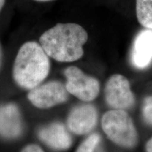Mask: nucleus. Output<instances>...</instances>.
Instances as JSON below:
<instances>
[{
  "label": "nucleus",
  "mask_w": 152,
  "mask_h": 152,
  "mask_svg": "<svg viewBox=\"0 0 152 152\" xmlns=\"http://www.w3.org/2000/svg\"><path fill=\"white\" fill-rule=\"evenodd\" d=\"M87 40L88 34L80 25L64 23H57L43 33L39 43L49 58L68 63L81 58Z\"/></svg>",
  "instance_id": "obj_1"
},
{
  "label": "nucleus",
  "mask_w": 152,
  "mask_h": 152,
  "mask_svg": "<svg viewBox=\"0 0 152 152\" xmlns=\"http://www.w3.org/2000/svg\"><path fill=\"white\" fill-rule=\"evenodd\" d=\"M50 71V60L39 43L25 42L18 49L14 65L13 77L19 87L32 90L42 84Z\"/></svg>",
  "instance_id": "obj_2"
},
{
  "label": "nucleus",
  "mask_w": 152,
  "mask_h": 152,
  "mask_svg": "<svg viewBox=\"0 0 152 152\" xmlns=\"http://www.w3.org/2000/svg\"><path fill=\"white\" fill-rule=\"evenodd\" d=\"M102 128L111 141L119 147L133 149L137 145L138 132L132 118L124 110L112 109L102 118Z\"/></svg>",
  "instance_id": "obj_3"
},
{
  "label": "nucleus",
  "mask_w": 152,
  "mask_h": 152,
  "mask_svg": "<svg viewBox=\"0 0 152 152\" xmlns=\"http://www.w3.org/2000/svg\"><path fill=\"white\" fill-rule=\"evenodd\" d=\"M64 75L66 78L65 87L68 93L85 102H92L97 97L100 91L97 79L73 66L66 68Z\"/></svg>",
  "instance_id": "obj_4"
},
{
  "label": "nucleus",
  "mask_w": 152,
  "mask_h": 152,
  "mask_svg": "<svg viewBox=\"0 0 152 152\" xmlns=\"http://www.w3.org/2000/svg\"><path fill=\"white\" fill-rule=\"evenodd\" d=\"M104 97L113 109L129 110L135 104V96L131 90L128 79L121 74L111 75L106 83Z\"/></svg>",
  "instance_id": "obj_5"
},
{
  "label": "nucleus",
  "mask_w": 152,
  "mask_h": 152,
  "mask_svg": "<svg viewBox=\"0 0 152 152\" xmlns=\"http://www.w3.org/2000/svg\"><path fill=\"white\" fill-rule=\"evenodd\" d=\"M65 85L58 81H49L30 90L28 100L36 108L50 109L66 102L68 99Z\"/></svg>",
  "instance_id": "obj_6"
},
{
  "label": "nucleus",
  "mask_w": 152,
  "mask_h": 152,
  "mask_svg": "<svg viewBox=\"0 0 152 152\" xmlns=\"http://www.w3.org/2000/svg\"><path fill=\"white\" fill-rule=\"evenodd\" d=\"M98 121L96 107L90 104L76 106L71 110L67 118V126L74 134H86L94 130Z\"/></svg>",
  "instance_id": "obj_7"
},
{
  "label": "nucleus",
  "mask_w": 152,
  "mask_h": 152,
  "mask_svg": "<svg viewBox=\"0 0 152 152\" xmlns=\"http://www.w3.org/2000/svg\"><path fill=\"white\" fill-rule=\"evenodd\" d=\"M23 132L21 114L16 104H0V137L15 140Z\"/></svg>",
  "instance_id": "obj_8"
},
{
  "label": "nucleus",
  "mask_w": 152,
  "mask_h": 152,
  "mask_svg": "<svg viewBox=\"0 0 152 152\" xmlns=\"http://www.w3.org/2000/svg\"><path fill=\"white\" fill-rule=\"evenodd\" d=\"M152 61V30L145 29L134 38L131 52V62L138 69H144Z\"/></svg>",
  "instance_id": "obj_9"
},
{
  "label": "nucleus",
  "mask_w": 152,
  "mask_h": 152,
  "mask_svg": "<svg viewBox=\"0 0 152 152\" xmlns=\"http://www.w3.org/2000/svg\"><path fill=\"white\" fill-rule=\"evenodd\" d=\"M69 130L61 123L55 122L43 127L38 132V137L45 144L55 150H66L72 145Z\"/></svg>",
  "instance_id": "obj_10"
},
{
  "label": "nucleus",
  "mask_w": 152,
  "mask_h": 152,
  "mask_svg": "<svg viewBox=\"0 0 152 152\" xmlns=\"http://www.w3.org/2000/svg\"><path fill=\"white\" fill-rule=\"evenodd\" d=\"M136 15L142 26L152 30V0H136Z\"/></svg>",
  "instance_id": "obj_11"
},
{
  "label": "nucleus",
  "mask_w": 152,
  "mask_h": 152,
  "mask_svg": "<svg viewBox=\"0 0 152 152\" xmlns=\"http://www.w3.org/2000/svg\"><path fill=\"white\" fill-rule=\"evenodd\" d=\"M76 152H104L102 137L98 133H92L80 144Z\"/></svg>",
  "instance_id": "obj_12"
},
{
  "label": "nucleus",
  "mask_w": 152,
  "mask_h": 152,
  "mask_svg": "<svg viewBox=\"0 0 152 152\" xmlns=\"http://www.w3.org/2000/svg\"><path fill=\"white\" fill-rule=\"evenodd\" d=\"M142 116L146 124L152 127V95L144 98L142 106Z\"/></svg>",
  "instance_id": "obj_13"
},
{
  "label": "nucleus",
  "mask_w": 152,
  "mask_h": 152,
  "mask_svg": "<svg viewBox=\"0 0 152 152\" xmlns=\"http://www.w3.org/2000/svg\"><path fill=\"white\" fill-rule=\"evenodd\" d=\"M21 152H45L37 144H29L24 147Z\"/></svg>",
  "instance_id": "obj_14"
},
{
  "label": "nucleus",
  "mask_w": 152,
  "mask_h": 152,
  "mask_svg": "<svg viewBox=\"0 0 152 152\" xmlns=\"http://www.w3.org/2000/svg\"><path fill=\"white\" fill-rule=\"evenodd\" d=\"M145 149L147 152H152V137L148 140L147 144H146Z\"/></svg>",
  "instance_id": "obj_15"
},
{
  "label": "nucleus",
  "mask_w": 152,
  "mask_h": 152,
  "mask_svg": "<svg viewBox=\"0 0 152 152\" xmlns=\"http://www.w3.org/2000/svg\"><path fill=\"white\" fill-rule=\"evenodd\" d=\"M6 1H7V0H0V12L2 11L4 7V6L6 4Z\"/></svg>",
  "instance_id": "obj_16"
},
{
  "label": "nucleus",
  "mask_w": 152,
  "mask_h": 152,
  "mask_svg": "<svg viewBox=\"0 0 152 152\" xmlns=\"http://www.w3.org/2000/svg\"><path fill=\"white\" fill-rule=\"evenodd\" d=\"M34 1H37V2H49V1H52L54 0H34Z\"/></svg>",
  "instance_id": "obj_17"
},
{
  "label": "nucleus",
  "mask_w": 152,
  "mask_h": 152,
  "mask_svg": "<svg viewBox=\"0 0 152 152\" xmlns=\"http://www.w3.org/2000/svg\"><path fill=\"white\" fill-rule=\"evenodd\" d=\"M1 56H2V51H1V47L0 45V66H1Z\"/></svg>",
  "instance_id": "obj_18"
}]
</instances>
